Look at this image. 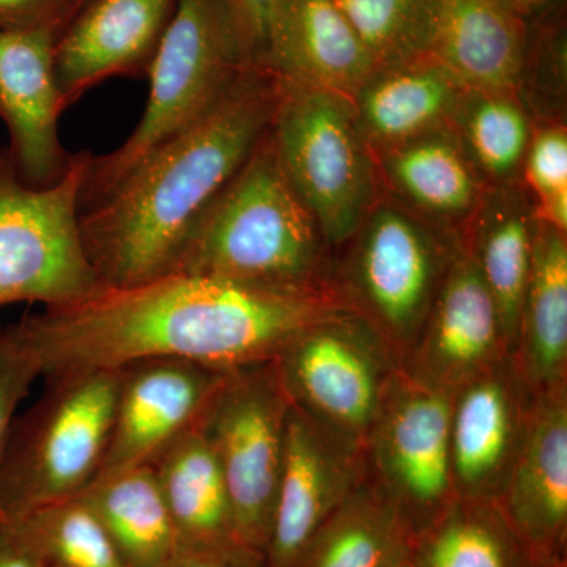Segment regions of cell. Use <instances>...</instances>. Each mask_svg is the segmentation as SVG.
<instances>
[{"mask_svg": "<svg viewBox=\"0 0 567 567\" xmlns=\"http://www.w3.org/2000/svg\"><path fill=\"white\" fill-rule=\"evenodd\" d=\"M385 567H416L415 561H413L412 554L405 551V554L399 555L398 558H394L390 565Z\"/></svg>", "mask_w": 567, "mask_h": 567, "instance_id": "obj_39", "label": "cell"}, {"mask_svg": "<svg viewBox=\"0 0 567 567\" xmlns=\"http://www.w3.org/2000/svg\"><path fill=\"white\" fill-rule=\"evenodd\" d=\"M278 96V74L245 70L199 122L81 212L82 241L103 287L174 274L194 224L271 128Z\"/></svg>", "mask_w": 567, "mask_h": 567, "instance_id": "obj_2", "label": "cell"}, {"mask_svg": "<svg viewBox=\"0 0 567 567\" xmlns=\"http://www.w3.org/2000/svg\"><path fill=\"white\" fill-rule=\"evenodd\" d=\"M495 505L535 561L567 559V388L533 395L527 434Z\"/></svg>", "mask_w": 567, "mask_h": 567, "instance_id": "obj_17", "label": "cell"}, {"mask_svg": "<svg viewBox=\"0 0 567 567\" xmlns=\"http://www.w3.org/2000/svg\"><path fill=\"white\" fill-rule=\"evenodd\" d=\"M416 567H533L498 506L457 498L442 516L417 532L410 546Z\"/></svg>", "mask_w": 567, "mask_h": 567, "instance_id": "obj_28", "label": "cell"}, {"mask_svg": "<svg viewBox=\"0 0 567 567\" xmlns=\"http://www.w3.org/2000/svg\"><path fill=\"white\" fill-rule=\"evenodd\" d=\"M275 363L290 405L358 453L401 372L393 347L346 306L309 323Z\"/></svg>", "mask_w": 567, "mask_h": 567, "instance_id": "obj_9", "label": "cell"}, {"mask_svg": "<svg viewBox=\"0 0 567 567\" xmlns=\"http://www.w3.org/2000/svg\"><path fill=\"white\" fill-rule=\"evenodd\" d=\"M226 372L175 358L123 365L110 446L96 480L151 465L197 424Z\"/></svg>", "mask_w": 567, "mask_h": 567, "instance_id": "obj_13", "label": "cell"}, {"mask_svg": "<svg viewBox=\"0 0 567 567\" xmlns=\"http://www.w3.org/2000/svg\"><path fill=\"white\" fill-rule=\"evenodd\" d=\"M10 522L39 548L51 567H128L110 533L81 496Z\"/></svg>", "mask_w": 567, "mask_h": 567, "instance_id": "obj_30", "label": "cell"}, {"mask_svg": "<svg viewBox=\"0 0 567 567\" xmlns=\"http://www.w3.org/2000/svg\"><path fill=\"white\" fill-rule=\"evenodd\" d=\"M536 227L532 196L518 181L487 188L461 235L494 297L511 353L516 349Z\"/></svg>", "mask_w": 567, "mask_h": 567, "instance_id": "obj_23", "label": "cell"}, {"mask_svg": "<svg viewBox=\"0 0 567 567\" xmlns=\"http://www.w3.org/2000/svg\"><path fill=\"white\" fill-rule=\"evenodd\" d=\"M375 69L429 54L436 0H336Z\"/></svg>", "mask_w": 567, "mask_h": 567, "instance_id": "obj_31", "label": "cell"}, {"mask_svg": "<svg viewBox=\"0 0 567 567\" xmlns=\"http://www.w3.org/2000/svg\"><path fill=\"white\" fill-rule=\"evenodd\" d=\"M89 152L74 153L50 186L21 177L9 148H0V309L81 303L104 287L82 241L81 188Z\"/></svg>", "mask_w": 567, "mask_h": 567, "instance_id": "obj_8", "label": "cell"}, {"mask_svg": "<svg viewBox=\"0 0 567 567\" xmlns=\"http://www.w3.org/2000/svg\"><path fill=\"white\" fill-rule=\"evenodd\" d=\"M40 377L31 354L22 347L11 324L0 328V468L17 410ZM7 522L0 507V524Z\"/></svg>", "mask_w": 567, "mask_h": 567, "instance_id": "obj_33", "label": "cell"}, {"mask_svg": "<svg viewBox=\"0 0 567 567\" xmlns=\"http://www.w3.org/2000/svg\"><path fill=\"white\" fill-rule=\"evenodd\" d=\"M341 306L330 292H279L174 274L104 287L81 303L44 309L11 328L40 375L118 369L148 358L233 371L275 361L309 323Z\"/></svg>", "mask_w": 567, "mask_h": 567, "instance_id": "obj_1", "label": "cell"}, {"mask_svg": "<svg viewBox=\"0 0 567 567\" xmlns=\"http://www.w3.org/2000/svg\"><path fill=\"white\" fill-rule=\"evenodd\" d=\"M364 475L363 453L342 445L292 406L265 547L267 567H295L320 525Z\"/></svg>", "mask_w": 567, "mask_h": 567, "instance_id": "obj_15", "label": "cell"}, {"mask_svg": "<svg viewBox=\"0 0 567 567\" xmlns=\"http://www.w3.org/2000/svg\"><path fill=\"white\" fill-rule=\"evenodd\" d=\"M0 567H51L17 524H0Z\"/></svg>", "mask_w": 567, "mask_h": 567, "instance_id": "obj_37", "label": "cell"}, {"mask_svg": "<svg viewBox=\"0 0 567 567\" xmlns=\"http://www.w3.org/2000/svg\"><path fill=\"white\" fill-rule=\"evenodd\" d=\"M80 496L128 567H164L178 550L173 518L151 465L93 481Z\"/></svg>", "mask_w": 567, "mask_h": 567, "instance_id": "obj_27", "label": "cell"}, {"mask_svg": "<svg viewBox=\"0 0 567 567\" xmlns=\"http://www.w3.org/2000/svg\"><path fill=\"white\" fill-rule=\"evenodd\" d=\"M66 2L70 3L71 7H73L74 11H80L81 9H84L85 6H87L91 0H66Z\"/></svg>", "mask_w": 567, "mask_h": 567, "instance_id": "obj_41", "label": "cell"}, {"mask_svg": "<svg viewBox=\"0 0 567 567\" xmlns=\"http://www.w3.org/2000/svg\"><path fill=\"white\" fill-rule=\"evenodd\" d=\"M333 267V249L295 192L268 130L194 224L174 274L279 292L334 293Z\"/></svg>", "mask_w": 567, "mask_h": 567, "instance_id": "obj_3", "label": "cell"}, {"mask_svg": "<svg viewBox=\"0 0 567 567\" xmlns=\"http://www.w3.org/2000/svg\"><path fill=\"white\" fill-rule=\"evenodd\" d=\"M461 244V235L424 221L382 194L358 233L334 252L331 286L402 361Z\"/></svg>", "mask_w": 567, "mask_h": 567, "instance_id": "obj_6", "label": "cell"}, {"mask_svg": "<svg viewBox=\"0 0 567 567\" xmlns=\"http://www.w3.org/2000/svg\"><path fill=\"white\" fill-rule=\"evenodd\" d=\"M413 535L390 498L364 475L320 525L295 567H385Z\"/></svg>", "mask_w": 567, "mask_h": 567, "instance_id": "obj_26", "label": "cell"}, {"mask_svg": "<svg viewBox=\"0 0 567 567\" xmlns=\"http://www.w3.org/2000/svg\"><path fill=\"white\" fill-rule=\"evenodd\" d=\"M451 126L487 188L520 181L535 130L516 92L466 89Z\"/></svg>", "mask_w": 567, "mask_h": 567, "instance_id": "obj_29", "label": "cell"}, {"mask_svg": "<svg viewBox=\"0 0 567 567\" xmlns=\"http://www.w3.org/2000/svg\"><path fill=\"white\" fill-rule=\"evenodd\" d=\"M290 409L275 361H265L227 371L197 421L226 480L235 536L264 554Z\"/></svg>", "mask_w": 567, "mask_h": 567, "instance_id": "obj_10", "label": "cell"}, {"mask_svg": "<svg viewBox=\"0 0 567 567\" xmlns=\"http://www.w3.org/2000/svg\"><path fill=\"white\" fill-rule=\"evenodd\" d=\"M374 70L336 0H281L270 71L352 99Z\"/></svg>", "mask_w": 567, "mask_h": 567, "instance_id": "obj_21", "label": "cell"}, {"mask_svg": "<svg viewBox=\"0 0 567 567\" xmlns=\"http://www.w3.org/2000/svg\"><path fill=\"white\" fill-rule=\"evenodd\" d=\"M513 357L533 395L567 388V234L546 224L537 223Z\"/></svg>", "mask_w": 567, "mask_h": 567, "instance_id": "obj_24", "label": "cell"}, {"mask_svg": "<svg viewBox=\"0 0 567 567\" xmlns=\"http://www.w3.org/2000/svg\"><path fill=\"white\" fill-rule=\"evenodd\" d=\"M453 393L399 372L363 450L365 476L415 536L458 498L451 468Z\"/></svg>", "mask_w": 567, "mask_h": 567, "instance_id": "obj_11", "label": "cell"}, {"mask_svg": "<svg viewBox=\"0 0 567 567\" xmlns=\"http://www.w3.org/2000/svg\"><path fill=\"white\" fill-rule=\"evenodd\" d=\"M76 11L66 0H0V28L13 31L62 32Z\"/></svg>", "mask_w": 567, "mask_h": 567, "instance_id": "obj_35", "label": "cell"}, {"mask_svg": "<svg viewBox=\"0 0 567 567\" xmlns=\"http://www.w3.org/2000/svg\"><path fill=\"white\" fill-rule=\"evenodd\" d=\"M533 567H567V559H557V561L535 563Z\"/></svg>", "mask_w": 567, "mask_h": 567, "instance_id": "obj_40", "label": "cell"}, {"mask_svg": "<svg viewBox=\"0 0 567 567\" xmlns=\"http://www.w3.org/2000/svg\"><path fill=\"white\" fill-rule=\"evenodd\" d=\"M164 567H267L262 550L241 543L178 548Z\"/></svg>", "mask_w": 567, "mask_h": 567, "instance_id": "obj_36", "label": "cell"}, {"mask_svg": "<svg viewBox=\"0 0 567 567\" xmlns=\"http://www.w3.org/2000/svg\"><path fill=\"white\" fill-rule=\"evenodd\" d=\"M248 70L224 0H177L148 70L147 104L128 140L106 155L89 153L81 188L87 210L152 153L199 122Z\"/></svg>", "mask_w": 567, "mask_h": 567, "instance_id": "obj_4", "label": "cell"}, {"mask_svg": "<svg viewBox=\"0 0 567 567\" xmlns=\"http://www.w3.org/2000/svg\"><path fill=\"white\" fill-rule=\"evenodd\" d=\"M380 186L424 221L462 235L487 186L453 126L375 148Z\"/></svg>", "mask_w": 567, "mask_h": 567, "instance_id": "obj_19", "label": "cell"}, {"mask_svg": "<svg viewBox=\"0 0 567 567\" xmlns=\"http://www.w3.org/2000/svg\"><path fill=\"white\" fill-rule=\"evenodd\" d=\"M505 2L511 9L517 11L520 17H524V13L535 10L536 7L543 6L547 0H505Z\"/></svg>", "mask_w": 567, "mask_h": 567, "instance_id": "obj_38", "label": "cell"}, {"mask_svg": "<svg viewBox=\"0 0 567 567\" xmlns=\"http://www.w3.org/2000/svg\"><path fill=\"white\" fill-rule=\"evenodd\" d=\"M151 466L173 518L178 548L240 543L221 466L199 425L164 447Z\"/></svg>", "mask_w": 567, "mask_h": 567, "instance_id": "obj_25", "label": "cell"}, {"mask_svg": "<svg viewBox=\"0 0 567 567\" xmlns=\"http://www.w3.org/2000/svg\"><path fill=\"white\" fill-rule=\"evenodd\" d=\"M245 65L270 71L271 44L281 0H224Z\"/></svg>", "mask_w": 567, "mask_h": 567, "instance_id": "obj_34", "label": "cell"}, {"mask_svg": "<svg viewBox=\"0 0 567 567\" xmlns=\"http://www.w3.org/2000/svg\"><path fill=\"white\" fill-rule=\"evenodd\" d=\"M429 54L465 87L516 92L527 54L524 17L505 0H436Z\"/></svg>", "mask_w": 567, "mask_h": 567, "instance_id": "obj_20", "label": "cell"}, {"mask_svg": "<svg viewBox=\"0 0 567 567\" xmlns=\"http://www.w3.org/2000/svg\"><path fill=\"white\" fill-rule=\"evenodd\" d=\"M511 354L502 317L472 254L461 248L440 287L402 372L421 385L454 393Z\"/></svg>", "mask_w": 567, "mask_h": 567, "instance_id": "obj_12", "label": "cell"}, {"mask_svg": "<svg viewBox=\"0 0 567 567\" xmlns=\"http://www.w3.org/2000/svg\"><path fill=\"white\" fill-rule=\"evenodd\" d=\"M466 89L446 66L423 54L379 66L350 100L358 126L375 151L451 125Z\"/></svg>", "mask_w": 567, "mask_h": 567, "instance_id": "obj_22", "label": "cell"}, {"mask_svg": "<svg viewBox=\"0 0 567 567\" xmlns=\"http://www.w3.org/2000/svg\"><path fill=\"white\" fill-rule=\"evenodd\" d=\"M522 185L533 204L544 203L567 194V130L565 123L554 122L533 132L524 166Z\"/></svg>", "mask_w": 567, "mask_h": 567, "instance_id": "obj_32", "label": "cell"}, {"mask_svg": "<svg viewBox=\"0 0 567 567\" xmlns=\"http://www.w3.org/2000/svg\"><path fill=\"white\" fill-rule=\"evenodd\" d=\"M532 401L513 353L454 391L450 450L458 498L498 499L527 434Z\"/></svg>", "mask_w": 567, "mask_h": 567, "instance_id": "obj_14", "label": "cell"}, {"mask_svg": "<svg viewBox=\"0 0 567 567\" xmlns=\"http://www.w3.org/2000/svg\"><path fill=\"white\" fill-rule=\"evenodd\" d=\"M270 133L295 192L338 251L383 194L352 100L279 76Z\"/></svg>", "mask_w": 567, "mask_h": 567, "instance_id": "obj_7", "label": "cell"}, {"mask_svg": "<svg viewBox=\"0 0 567 567\" xmlns=\"http://www.w3.org/2000/svg\"><path fill=\"white\" fill-rule=\"evenodd\" d=\"M177 0H91L55 41L66 110L111 78H147Z\"/></svg>", "mask_w": 567, "mask_h": 567, "instance_id": "obj_18", "label": "cell"}, {"mask_svg": "<svg viewBox=\"0 0 567 567\" xmlns=\"http://www.w3.org/2000/svg\"><path fill=\"white\" fill-rule=\"evenodd\" d=\"M54 29L0 28V121L9 130V152L21 177L50 186L69 169L71 156L59 136L66 111L55 80Z\"/></svg>", "mask_w": 567, "mask_h": 567, "instance_id": "obj_16", "label": "cell"}, {"mask_svg": "<svg viewBox=\"0 0 567 567\" xmlns=\"http://www.w3.org/2000/svg\"><path fill=\"white\" fill-rule=\"evenodd\" d=\"M48 379L39 401L11 424L0 468L7 520L80 496L99 476L110 446L121 368Z\"/></svg>", "mask_w": 567, "mask_h": 567, "instance_id": "obj_5", "label": "cell"}]
</instances>
